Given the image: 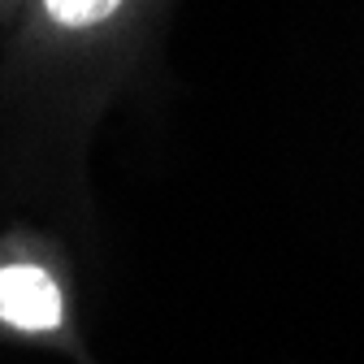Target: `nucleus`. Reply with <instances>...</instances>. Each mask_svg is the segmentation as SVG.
I'll list each match as a JSON object with an SVG mask.
<instances>
[{"label":"nucleus","mask_w":364,"mask_h":364,"mask_svg":"<svg viewBox=\"0 0 364 364\" xmlns=\"http://www.w3.org/2000/svg\"><path fill=\"white\" fill-rule=\"evenodd\" d=\"M0 326L22 338L65 330V291L43 260H0Z\"/></svg>","instance_id":"nucleus-1"},{"label":"nucleus","mask_w":364,"mask_h":364,"mask_svg":"<svg viewBox=\"0 0 364 364\" xmlns=\"http://www.w3.org/2000/svg\"><path fill=\"white\" fill-rule=\"evenodd\" d=\"M139 0H31V31L53 39H87L113 31Z\"/></svg>","instance_id":"nucleus-2"}]
</instances>
